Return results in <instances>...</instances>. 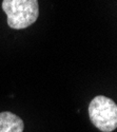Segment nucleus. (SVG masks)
<instances>
[{
  "instance_id": "nucleus-1",
  "label": "nucleus",
  "mask_w": 117,
  "mask_h": 132,
  "mask_svg": "<svg viewBox=\"0 0 117 132\" xmlns=\"http://www.w3.org/2000/svg\"><path fill=\"white\" fill-rule=\"evenodd\" d=\"M1 6L6 14L8 27L15 30L32 26L39 15L37 0H3Z\"/></svg>"
},
{
  "instance_id": "nucleus-2",
  "label": "nucleus",
  "mask_w": 117,
  "mask_h": 132,
  "mask_svg": "<svg viewBox=\"0 0 117 132\" xmlns=\"http://www.w3.org/2000/svg\"><path fill=\"white\" fill-rule=\"evenodd\" d=\"M92 124L102 132H112L117 128V105L109 97L98 95L89 105Z\"/></svg>"
},
{
  "instance_id": "nucleus-3",
  "label": "nucleus",
  "mask_w": 117,
  "mask_h": 132,
  "mask_svg": "<svg viewBox=\"0 0 117 132\" xmlns=\"http://www.w3.org/2000/svg\"><path fill=\"white\" fill-rule=\"evenodd\" d=\"M23 120L11 112L0 113V132H23Z\"/></svg>"
}]
</instances>
